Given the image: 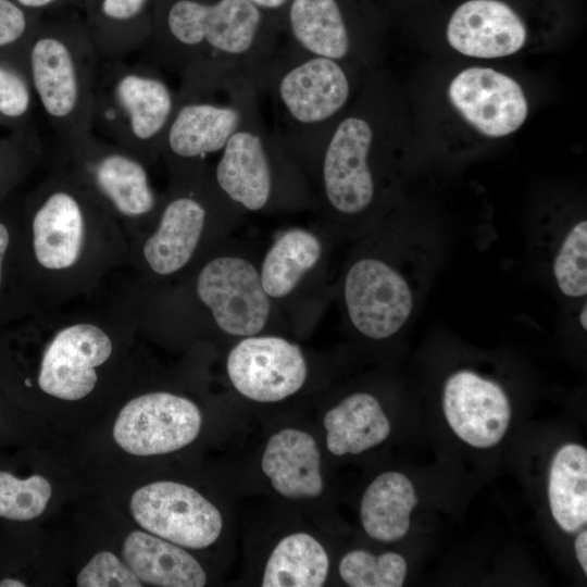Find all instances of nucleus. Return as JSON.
Segmentation results:
<instances>
[{
  "instance_id": "obj_1",
  "label": "nucleus",
  "mask_w": 587,
  "mask_h": 587,
  "mask_svg": "<svg viewBox=\"0 0 587 587\" xmlns=\"http://www.w3.org/2000/svg\"><path fill=\"white\" fill-rule=\"evenodd\" d=\"M284 38L247 0H159L150 59L179 76L177 99L228 92L258 82Z\"/></svg>"
},
{
  "instance_id": "obj_2",
  "label": "nucleus",
  "mask_w": 587,
  "mask_h": 587,
  "mask_svg": "<svg viewBox=\"0 0 587 587\" xmlns=\"http://www.w3.org/2000/svg\"><path fill=\"white\" fill-rule=\"evenodd\" d=\"M118 222L67 170L45 180L20 221V254L37 297L51 289L84 288L121 253Z\"/></svg>"
},
{
  "instance_id": "obj_3",
  "label": "nucleus",
  "mask_w": 587,
  "mask_h": 587,
  "mask_svg": "<svg viewBox=\"0 0 587 587\" xmlns=\"http://www.w3.org/2000/svg\"><path fill=\"white\" fill-rule=\"evenodd\" d=\"M277 114L274 130L292 158L315 162L352 92L347 64L308 53L284 38L257 85Z\"/></svg>"
},
{
  "instance_id": "obj_4",
  "label": "nucleus",
  "mask_w": 587,
  "mask_h": 587,
  "mask_svg": "<svg viewBox=\"0 0 587 587\" xmlns=\"http://www.w3.org/2000/svg\"><path fill=\"white\" fill-rule=\"evenodd\" d=\"M100 62L89 30L79 27H47L29 40L27 73L61 148L92 133V104Z\"/></svg>"
},
{
  "instance_id": "obj_5",
  "label": "nucleus",
  "mask_w": 587,
  "mask_h": 587,
  "mask_svg": "<svg viewBox=\"0 0 587 587\" xmlns=\"http://www.w3.org/2000/svg\"><path fill=\"white\" fill-rule=\"evenodd\" d=\"M177 104L159 67L124 60H101L93 95L92 133L97 130L148 165L160 152Z\"/></svg>"
},
{
  "instance_id": "obj_6",
  "label": "nucleus",
  "mask_w": 587,
  "mask_h": 587,
  "mask_svg": "<svg viewBox=\"0 0 587 587\" xmlns=\"http://www.w3.org/2000/svg\"><path fill=\"white\" fill-rule=\"evenodd\" d=\"M433 252L425 243L403 265L377 257L348 270L344 299L352 325L365 337L386 339L411 320L430 276Z\"/></svg>"
},
{
  "instance_id": "obj_7",
  "label": "nucleus",
  "mask_w": 587,
  "mask_h": 587,
  "mask_svg": "<svg viewBox=\"0 0 587 587\" xmlns=\"http://www.w3.org/2000/svg\"><path fill=\"white\" fill-rule=\"evenodd\" d=\"M65 170L84 184L118 222L132 227L157 214L160 200L148 164L129 150L93 133L61 148Z\"/></svg>"
},
{
  "instance_id": "obj_8",
  "label": "nucleus",
  "mask_w": 587,
  "mask_h": 587,
  "mask_svg": "<svg viewBox=\"0 0 587 587\" xmlns=\"http://www.w3.org/2000/svg\"><path fill=\"white\" fill-rule=\"evenodd\" d=\"M258 91L243 84L222 93L177 99L164 132L159 157L168 165L173 182L191 180L204 175V160L221 153L241 123L249 97Z\"/></svg>"
},
{
  "instance_id": "obj_9",
  "label": "nucleus",
  "mask_w": 587,
  "mask_h": 587,
  "mask_svg": "<svg viewBox=\"0 0 587 587\" xmlns=\"http://www.w3.org/2000/svg\"><path fill=\"white\" fill-rule=\"evenodd\" d=\"M290 158L276 133L265 125L259 93L254 91L245 105L240 125L221 151L212 183L229 201L260 211L274 198L278 168L290 163Z\"/></svg>"
},
{
  "instance_id": "obj_10",
  "label": "nucleus",
  "mask_w": 587,
  "mask_h": 587,
  "mask_svg": "<svg viewBox=\"0 0 587 587\" xmlns=\"http://www.w3.org/2000/svg\"><path fill=\"white\" fill-rule=\"evenodd\" d=\"M375 142V125L365 115L347 114L336 123L316 158L324 198L340 215H362L374 204Z\"/></svg>"
},
{
  "instance_id": "obj_11",
  "label": "nucleus",
  "mask_w": 587,
  "mask_h": 587,
  "mask_svg": "<svg viewBox=\"0 0 587 587\" xmlns=\"http://www.w3.org/2000/svg\"><path fill=\"white\" fill-rule=\"evenodd\" d=\"M103 319L68 317L46 344L38 366L37 384L45 394L62 400H79L98 383L97 369L109 361L113 340Z\"/></svg>"
},
{
  "instance_id": "obj_12",
  "label": "nucleus",
  "mask_w": 587,
  "mask_h": 587,
  "mask_svg": "<svg viewBox=\"0 0 587 587\" xmlns=\"http://www.w3.org/2000/svg\"><path fill=\"white\" fill-rule=\"evenodd\" d=\"M213 189L205 174L173 182L170 195L160 201L155 226L140 247L141 260L154 275H173L191 260L207 225Z\"/></svg>"
},
{
  "instance_id": "obj_13",
  "label": "nucleus",
  "mask_w": 587,
  "mask_h": 587,
  "mask_svg": "<svg viewBox=\"0 0 587 587\" xmlns=\"http://www.w3.org/2000/svg\"><path fill=\"white\" fill-rule=\"evenodd\" d=\"M130 512L149 533L192 549L211 546L223 527L213 503L193 488L171 480L140 487L130 499Z\"/></svg>"
},
{
  "instance_id": "obj_14",
  "label": "nucleus",
  "mask_w": 587,
  "mask_h": 587,
  "mask_svg": "<svg viewBox=\"0 0 587 587\" xmlns=\"http://www.w3.org/2000/svg\"><path fill=\"white\" fill-rule=\"evenodd\" d=\"M201 427V413L189 399L154 391L129 400L113 427L116 444L135 455L176 451L193 441Z\"/></svg>"
},
{
  "instance_id": "obj_15",
  "label": "nucleus",
  "mask_w": 587,
  "mask_h": 587,
  "mask_svg": "<svg viewBox=\"0 0 587 587\" xmlns=\"http://www.w3.org/2000/svg\"><path fill=\"white\" fill-rule=\"evenodd\" d=\"M196 294L226 334L253 336L267 322L270 297L257 268L245 259L218 257L209 261L197 276Z\"/></svg>"
},
{
  "instance_id": "obj_16",
  "label": "nucleus",
  "mask_w": 587,
  "mask_h": 587,
  "mask_svg": "<svg viewBox=\"0 0 587 587\" xmlns=\"http://www.w3.org/2000/svg\"><path fill=\"white\" fill-rule=\"evenodd\" d=\"M226 366L236 390L259 402H275L296 394L308 373L301 349L275 336L242 339L230 350Z\"/></svg>"
},
{
  "instance_id": "obj_17",
  "label": "nucleus",
  "mask_w": 587,
  "mask_h": 587,
  "mask_svg": "<svg viewBox=\"0 0 587 587\" xmlns=\"http://www.w3.org/2000/svg\"><path fill=\"white\" fill-rule=\"evenodd\" d=\"M442 407L454 434L475 448L496 446L511 420V405L502 386L472 370L457 371L447 378Z\"/></svg>"
},
{
  "instance_id": "obj_18",
  "label": "nucleus",
  "mask_w": 587,
  "mask_h": 587,
  "mask_svg": "<svg viewBox=\"0 0 587 587\" xmlns=\"http://www.w3.org/2000/svg\"><path fill=\"white\" fill-rule=\"evenodd\" d=\"M449 98L464 120L488 137H503L525 122L528 105L521 86L488 67H470L450 83Z\"/></svg>"
},
{
  "instance_id": "obj_19",
  "label": "nucleus",
  "mask_w": 587,
  "mask_h": 587,
  "mask_svg": "<svg viewBox=\"0 0 587 587\" xmlns=\"http://www.w3.org/2000/svg\"><path fill=\"white\" fill-rule=\"evenodd\" d=\"M447 39L458 52L474 58H500L519 51L526 29L519 15L498 0H470L452 14Z\"/></svg>"
},
{
  "instance_id": "obj_20",
  "label": "nucleus",
  "mask_w": 587,
  "mask_h": 587,
  "mask_svg": "<svg viewBox=\"0 0 587 587\" xmlns=\"http://www.w3.org/2000/svg\"><path fill=\"white\" fill-rule=\"evenodd\" d=\"M283 34L308 53L342 63L354 49L344 0H292L283 18Z\"/></svg>"
},
{
  "instance_id": "obj_21",
  "label": "nucleus",
  "mask_w": 587,
  "mask_h": 587,
  "mask_svg": "<svg viewBox=\"0 0 587 587\" xmlns=\"http://www.w3.org/2000/svg\"><path fill=\"white\" fill-rule=\"evenodd\" d=\"M261 467L273 488L286 498H315L323 490L320 450L305 432L284 428L274 434L264 449Z\"/></svg>"
},
{
  "instance_id": "obj_22",
  "label": "nucleus",
  "mask_w": 587,
  "mask_h": 587,
  "mask_svg": "<svg viewBox=\"0 0 587 587\" xmlns=\"http://www.w3.org/2000/svg\"><path fill=\"white\" fill-rule=\"evenodd\" d=\"M534 251L558 292L580 302L587 296V221L536 230Z\"/></svg>"
},
{
  "instance_id": "obj_23",
  "label": "nucleus",
  "mask_w": 587,
  "mask_h": 587,
  "mask_svg": "<svg viewBox=\"0 0 587 587\" xmlns=\"http://www.w3.org/2000/svg\"><path fill=\"white\" fill-rule=\"evenodd\" d=\"M124 562L140 582L162 587H201L207 576L199 562L168 540L135 530L124 540Z\"/></svg>"
},
{
  "instance_id": "obj_24",
  "label": "nucleus",
  "mask_w": 587,
  "mask_h": 587,
  "mask_svg": "<svg viewBox=\"0 0 587 587\" xmlns=\"http://www.w3.org/2000/svg\"><path fill=\"white\" fill-rule=\"evenodd\" d=\"M327 449L335 455L358 454L383 442L390 424L379 402L366 392H355L324 417Z\"/></svg>"
},
{
  "instance_id": "obj_25",
  "label": "nucleus",
  "mask_w": 587,
  "mask_h": 587,
  "mask_svg": "<svg viewBox=\"0 0 587 587\" xmlns=\"http://www.w3.org/2000/svg\"><path fill=\"white\" fill-rule=\"evenodd\" d=\"M417 504L414 487L399 472L378 475L366 488L361 501V521L365 533L380 541H396L410 527V515Z\"/></svg>"
},
{
  "instance_id": "obj_26",
  "label": "nucleus",
  "mask_w": 587,
  "mask_h": 587,
  "mask_svg": "<svg viewBox=\"0 0 587 587\" xmlns=\"http://www.w3.org/2000/svg\"><path fill=\"white\" fill-rule=\"evenodd\" d=\"M150 0H100L97 25L89 30L101 60H124L148 46L153 24L146 20Z\"/></svg>"
},
{
  "instance_id": "obj_27",
  "label": "nucleus",
  "mask_w": 587,
  "mask_h": 587,
  "mask_svg": "<svg viewBox=\"0 0 587 587\" xmlns=\"http://www.w3.org/2000/svg\"><path fill=\"white\" fill-rule=\"evenodd\" d=\"M548 498L551 514L566 533L587 523V450L577 444L562 446L549 474Z\"/></svg>"
},
{
  "instance_id": "obj_28",
  "label": "nucleus",
  "mask_w": 587,
  "mask_h": 587,
  "mask_svg": "<svg viewBox=\"0 0 587 587\" xmlns=\"http://www.w3.org/2000/svg\"><path fill=\"white\" fill-rule=\"evenodd\" d=\"M328 555L307 533L284 537L272 551L263 573L264 587H320L327 577Z\"/></svg>"
},
{
  "instance_id": "obj_29",
  "label": "nucleus",
  "mask_w": 587,
  "mask_h": 587,
  "mask_svg": "<svg viewBox=\"0 0 587 587\" xmlns=\"http://www.w3.org/2000/svg\"><path fill=\"white\" fill-rule=\"evenodd\" d=\"M315 235L292 228L284 233L270 248L262 263L260 279L268 297L289 295L321 255Z\"/></svg>"
},
{
  "instance_id": "obj_30",
  "label": "nucleus",
  "mask_w": 587,
  "mask_h": 587,
  "mask_svg": "<svg viewBox=\"0 0 587 587\" xmlns=\"http://www.w3.org/2000/svg\"><path fill=\"white\" fill-rule=\"evenodd\" d=\"M20 254V221L0 214V325L17 322L35 311Z\"/></svg>"
},
{
  "instance_id": "obj_31",
  "label": "nucleus",
  "mask_w": 587,
  "mask_h": 587,
  "mask_svg": "<svg viewBox=\"0 0 587 587\" xmlns=\"http://www.w3.org/2000/svg\"><path fill=\"white\" fill-rule=\"evenodd\" d=\"M407 562L398 553L374 555L363 550L347 553L339 574L351 587H400L407 575Z\"/></svg>"
},
{
  "instance_id": "obj_32",
  "label": "nucleus",
  "mask_w": 587,
  "mask_h": 587,
  "mask_svg": "<svg viewBox=\"0 0 587 587\" xmlns=\"http://www.w3.org/2000/svg\"><path fill=\"white\" fill-rule=\"evenodd\" d=\"M51 494L50 483L41 475L21 479L0 472V516L13 521L33 520L45 511Z\"/></svg>"
},
{
  "instance_id": "obj_33",
  "label": "nucleus",
  "mask_w": 587,
  "mask_h": 587,
  "mask_svg": "<svg viewBox=\"0 0 587 587\" xmlns=\"http://www.w3.org/2000/svg\"><path fill=\"white\" fill-rule=\"evenodd\" d=\"M34 95L27 68L0 61V117L12 122L26 120Z\"/></svg>"
},
{
  "instance_id": "obj_34",
  "label": "nucleus",
  "mask_w": 587,
  "mask_h": 587,
  "mask_svg": "<svg viewBox=\"0 0 587 587\" xmlns=\"http://www.w3.org/2000/svg\"><path fill=\"white\" fill-rule=\"evenodd\" d=\"M79 587H140L132 569L110 551H100L80 570Z\"/></svg>"
},
{
  "instance_id": "obj_35",
  "label": "nucleus",
  "mask_w": 587,
  "mask_h": 587,
  "mask_svg": "<svg viewBox=\"0 0 587 587\" xmlns=\"http://www.w3.org/2000/svg\"><path fill=\"white\" fill-rule=\"evenodd\" d=\"M30 30L25 12L11 0H0V50L29 41Z\"/></svg>"
},
{
  "instance_id": "obj_36",
  "label": "nucleus",
  "mask_w": 587,
  "mask_h": 587,
  "mask_svg": "<svg viewBox=\"0 0 587 587\" xmlns=\"http://www.w3.org/2000/svg\"><path fill=\"white\" fill-rule=\"evenodd\" d=\"M13 143L0 147V196L22 176L30 163V147L25 149Z\"/></svg>"
},
{
  "instance_id": "obj_37",
  "label": "nucleus",
  "mask_w": 587,
  "mask_h": 587,
  "mask_svg": "<svg viewBox=\"0 0 587 587\" xmlns=\"http://www.w3.org/2000/svg\"><path fill=\"white\" fill-rule=\"evenodd\" d=\"M266 15L273 17L283 29V18L292 0H247Z\"/></svg>"
},
{
  "instance_id": "obj_38",
  "label": "nucleus",
  "mask_w": 587,
  "mask_h": 587,
  "mask_svg": "<svg viewBox=\"0 0 587 587\" xmlns=\"http://www.w3.org/2000/svg\"><path fill=\"white\" fill-rule=\"evenodd\" d=\"M575 553L576 558L584 571V573H587V532L583 530L578 534V536L575 539Z\"/></svg>"
},
{
  "instance_id": "obj_39",
  "label": "nucleus",
  "mask_w": 587,
  "mask_h": 587,
  "mask_svg": "<svg viewBox=\"0 0 587 587\" xmlns=\"http://www.w3.org/2000/svg\"><path fill=\"white\" fill-rule=\"evenodd\" d=\"M24 8L41 9L57 3L59 0H16Z\"/></svg>"
},
{
  "instance_id": "obj_40",
  "label": "nucleus",
  "mask_w": 587,
  "mask_h": 587,
  "mask_svg": "<svg viewBox=\"0 0 587 587\" xmlns=\"http://www.w3.org/2000/svg\"><path fill=\"white\" fill-rule=\"evenodd\" d=\"M26 585L17 579L5 578L0 580V587H25Z\"/></svg>"
}]
</instances>
